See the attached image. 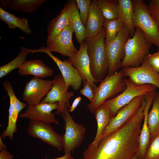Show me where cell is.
Segmentation results:
<instances>
[{
    "instance_id": "cell-1",
    "label": "cell",
    "mask_w": 159,
    "mask_h": 159,
    "mask_svg": "<svg viewBox=\"0 0 159 159\" xmlns=\"http://www.w3.org/2000/svg\"><path fill=\"white\" fill-rule=\"evenodd\" d=\"M143 110L140 107L129 122L101 139L96 146L88 145L82 153V159H131L138 147Z\"/></svg>"
},
{
    "instance_id": "cell-2",
    "label": "cell",
    "mask_w": 159,
    "mask_h": 159,
    "mask_svg": "<svg viewBox=\"0 0 159 159\" xmlns=\"http://www.w3.org/2000/svg\"><path fill=\"white\" fill-rule=\"evenodd\" d=\"M104 27L96 36L86 38L87 52L90 62L91 75L97 83L108 74L109 64L105 43Z\"/></svg>"
},
{
    "instance_id": "cell-3",
    "label": "cell",
    "mask_w": 159,
    "mask_h": 159,
    "mask_svg": "<svg viewBox=\"0 0 159 159\" xmlns=\"http://www.w3.org/2000/svg\"><path fill=\"white\" fill-rule=\"evenodd\" d=\"M125 76L122 69L111 74H107L95 90L94 98L86 107L92 114L105 101L111 99L122 93L125 89Z\"/></svg>"
},
{
    "instance_id": "cell-4",
    "label": "cell",
    "mask_w": 159,
    "mask_h": 159,
    "mask_svg": "<svg viewBox=\"0 0 159 159\" xmlns=\"http://www.w3.org/2000/svg\"><path fill=\"white\" fill-rule=\"evenodd\" d=\"M151 45L143 31L139 28H135L134 35L125 43V55L122 62V67L140 65L149 54Z\"/></svg>"
},
{
    "instance_id": "cell-5",
    "label": "cell",
    "mask_w": 159,
    "mask_h": 159,
    "mask_svg": "<svg viewBox=\"0 0 159 159\" xmlns=\"http://www.w3.org/2000/svg\"><path fill=\"white\" fill-rule=\"evenodd\" d=\"M133 6V22L135 28H140L152 44L159 48V24L148 12L146 4L142 0H132Z\"/></svg>"
},
{
    "instance_id": "cell-6",
    "label": "cell",
    "mask_w": 159,
    "mask_h": 159,
    "mask_svg": "<svg viewBox=\"0 0 159 159\" xmlns=\"http://www.w3.org/2000/svg\"><path fill=\"white\" fill-rule=\"evenodd\" d=\"M126 85L125 90L119 95L104 102L108 107L112 118L115 117L122 107L136 97L145 96L149 93L155 92L156 87L150 84L137 85L128 79L125 78Z\"/></svg>"
},
{
    "instance_id": "cell-7",
    "label": "cell",
    "mask_w": 159,
    "mask_h": 159,
    "mask_svg": "<svg viewBox=\"0 0 159 159\" xmlns=\"http://www.w3.org/2000/svg\"><path fill=\"white\" fill-rule=\"evenodd\" d=\"M64 122V134L62 136L64 154L73 153L82 144L86 132V127L76 122L70 115L67 105L61 114Z\"/></svg>"
},
{
    "instance_id": "cell-8",
    "label": "cell",
    "mask_w": 159,
    "mask_h": 159,
    "mask_svg": "<svg viewBox=\"0 0 159 159\" xmlns=\"http://www.w3.org/2000/svg\"><path fill=\"white\" fill-rule=\"evenodd\" d=\"M130 35L129 32L124 25L115 39L106 48L109 67L108 74L117 72L122 67L125 55V46Z\"/></svg>"
},
{
    "instance_id": "cell-9",
    "label": "cell",
    "mask_w": 159,
    "mask_h": 159,
    "mask_svg": "<svg viewBox=\"0 0 159 159\" xmlns=\"http://www.w3.org/2000/svg\"><path fill=\"white\" fill-rule=\"evenodd\" d=\"M53 80L51 89L41 102L52 103L58 102V108L55 113L59 115L63 113L66 105L69 110L70 106L69 100L74 96V92L68 91V88L66 86L61 74L56 75Z\"/></svg>"
},
{
    "instance_id": "cell-10",
    "label": "cell",
    "mask_w": 159,
    "mask_h": 159,
    "mask_svg": "<svg viewBox=\"0 0 159 159\" xmlns=\"http://www.w3.org/2000/svg\"><path fill=\"white\" fill-rule=\"evenodd\" d=\"M30 136L57 148L59 151L63 149L62 136L56 132L50 124L30 120L27 128Z\"/></svg>"
},
{
    "instance_id": "cell-11",
    "label": "cell",
    "mask_w": 159,
    "mask_h": 159,
    "mask_svg": "<svg viewBox=\"0 0 159 159\" xmlns=\"http://www.w3.org/2000/svg\"><path fill=\"white\" fill-rule=\"evenodd\" d=\"M121 69L125 77H128L133 84L152 85L159 89V73L152 67L145 58L139 66L122 67Z\"/></svg>"
},
{
    "instance_id": "cell-12",
    "label": "cell",
    "mask_w": 159,
    "mask_h": 159,
    "mask_svg": "<svg viewBox=\"0 0 159 159\" xmlns=\"http://www.w3.org/2000/svg\"><path fill=\"white\" fill-rule=\"evenodd\" d=\"M74 32L72 20L54 39L46 40L47 47L44 48L50 52H57L64 56L71 58L78 52L72 41V36Z\"/></svg>"
},
{
    "instance_id": "cell-13",
    "label": "cell",
    "mask_w": 159,
    "mask_h": 159,
    "mask_svg": "<svg viewBox=\"0 0 159 159\" xmlns=\"http://www.w3.org/2000/svg\"><path fill=\"white\" fill-rule=\"evenodd\" d=\"M33 54L36 52H44L47 54L54 61L61 72L66 86L71 87L74 91H77L81 87L83 80L77 70L67 59L62 61L46 50L44 47L37 49H31Z\"/></svg>"
},
{
    "instance_id": "cell-14",
    "label": "cell",
    "mask_w": 159,
    "mask_h": 159,
    "mask_svg": "<svg viewBox=\"0 0 159 159\" xmlns=\"http://www.w3.org/2000/svg\"><path fill=\"white\" fill-rule=\"evenodd\" d=\"M53 83V80H44L34 77L25 85L22 99L28 106L40 103L48 93Z\"/></svg>"
},
{
    "instance_id": "cell-15",
    "label": "cell",
    "mask_w": 159,
    "mask_h": 159,
    "mask_svg": "<svg viewBox=\"0 0 159 159\" xmlns=\"http://www.w3.org/2000/svg\"><path fill=\"white\" fill-rule=\"evenodd\" d=\"M145 97V96L142 95L136 97L120 110L117 115L111 119L104 131L100 141L118 130L129 122L141 106Z\"/></svg>"
},
{
    "instance_id": "cell-16",
    "label": "cell",
    "mask_w": 159,
    "mask_h": 159,
    "mask_svg": "<svg viewBox=\"0 0 159 159\" xmlns=\"http://www.w3.org/2000/svg\"><path fill=\"white\" fill-rule=\"evenodd\" d=\"M58 107V102L53 103L40 102L38 104L28 105L24 112L19 114V117L58 124L59 122L55 118V114L52 112L54 110H57Z\"/></svg>"
},
{
    "instance_id": "cell-17",
    "label": "cell",
    "mask_w": 159,
    "mask_h": 159,
    "mask_svg": "<svg viewBox=\"0 0 159 159\" xmlns=\"http://www.w3.org/2000/svg\"><path fill=\"white\" fill-rule=\"evenodd\" d=\"M79 49L77 54L68 59L77 70L83 83L88 81L93 89L97 87L96 81L93 78L90 70V62L87 52V46L85 41L80 44Z\"/></svg>"
},
{
    "instance_id": "cell-18",
    "label": "cell",
    "mask_w": 159,
    "mask_h": 159,
    "mask_svg": "<svg viewBox=\"0 0 159 159\" xmlns=\"http://www.w3.org/2000/svg\"><path fill=\"white\" fill-rule=\"evenodd\" d=\"M74 0L67 1L58 15L50 22L47 28L46 40L54 39L72 20Z\"/></svg>"
},
{
    "instance_id": "cell-19",
    "label": "cell",
    "mask_w": 159,
    "mask_h": 159,
    "mask_svg": "<svg viewBox=\"0 0 159 159\" xmlns=\"http://www.w3.org/2000/svg\"><path fill=\"white\" fill-rule=\"evenodd\" d=\"M154 95L149 94L145 97L146 103L143 111L144 122L141 128L138 140V146L135 155L139 159H144L151 138L148 127L147 118L149 109L152 105Z\"/></svg>"
},
{
    "instance_id": "cell-20",
    "label": "cell",
    "mask_w": 159,
    "mask_h": 159,
    "mask_svg": "<svg viewBox=\"0 0 159 159\" xmlns=\"http://www.w3.org/2000/svg\"><path fill=\"white\" fill-rule=\"evenodd\" d=\"M105 19L95 0L91 3L85 27L86 38L98 34L104 27Z\"/></svg>"
},
{
    "instance_id": "cell-21",
    "label": "cell",
    "mask_w": 159,
    "mask_h": 159,
    "mask_svg": "<svg viewBox=\"0 0 159 159\" xmlns=\"http://www.w3.org/2000/svg\"><path fill=\"white\" fill-rule=\"evenodd\" d=\"M18 69L21 75H32L41 78L52 76L54 73L52 69L38 59L26 60Z\"/></svg>"
},
{
    "instance_id": "cell-22",
    "label": "cell",
    "mask_w": 159,
    "mask_h": 159,
    "mask_svg": "<svg viewBox=\"0 0 159 159\" xmlns=\"http://www.w3.org/2000/svg\"><path fill=\"white\" fill-rule=\"evenodd\" d=\"M47 0H1L0 7L4 9L29 14L36 11Z\"/></svg>"
},
{
    "instance_id": "cell-23",
    "label": "cell",
    "mask_w": 159,
    "mask_h": 159,
    "mask_svg": "<svg viewBox=\"0 0 159 159\" xmlns=\"http://www.w3.org/2000/svg\"><path fill=\"white\" fill-rule=\"evenodd\" d=\"M94 113L97 122V128L93 140L88 145L91 147L98 144L104 131L112 118L108 107L104 102L97 107Z\"/></svg>"
},
{
    "instance_id": "cell-24",
    "label": "cell",
    "mask_w": 159,
    "mask_h": 159,
    "mask_svg": "<svg viewBox=\"0 0 159 159\" xmlns=\"http://www.w3.org/2000/svg\"><path fill=\"white\" fill-rule=\"evenodd\" d=\"M0 19L6 23L11 29H14L17 28L26 34H31L32 33L28 19L25 17H17L14 14L7 12L1 7Z\"/></svg>"
},
{
    "instance_id": "cell-25",
    "label": "cell",
    "mask_w": 159,
    "mask_h": 159,
    "mask_svg": "<svg viewBox=\"0 0 159 159\" xmlns=\"http://www.w3.org/2000/svg\"><path fill=\"white\" fill-rule=\"evenodd\" d=\"M119 18L128 29L130 35L132 37L135 31L134 25V8L131 0H118Z\"/></svg>"
},
{
    "instance_id": "cell-26",
    "label": "cell",
    "mask_w": 159,
    "mask_h": 159,
    "mask_svg": "<svg viewBox=\"0 0 159 159\" xmlns=\"http://www.w3.org/2000/svg\"><path fill=\"white\" fill-rule=\"evenodd\" d=\"M152 105L147 118L151 138L159 134V92H155Z\"/></svg>"
},
{
    "instance_id": "cell-27",
    "label": "cell",
    "mask_w": 159,
    "mask_h": 159,
    "mask_svg": "<svg viewBox=\"0 0 159 159\" xmlns=\"http://www.w3.org/2000/svg\"><path fill=\"white\" fill-rule=\"evenodd\" d=\"M21 109L14 103L10 104L8 121L6 129L2 132L0 138L2 139L8 137L11 140L14 139V135L17 131L16 122Z\"/></svg>"
},
{
    "instance_id": "cell-28",
    "label": "cell",
    "mask_w": 159,
    "mask_h": 159,
    "mask_svg": "<svg viewBox=\"0 0 159 159\" xmlns=\"http://www.w3.org/2000/svg\"><path fill=\"white\" fill-rule=\"evenodd\" d=\"M105 20H111L119 17L118 0H95Z\"/></svg>"
},
{
    "instance_id": "cell-29",
    "label": "cell",
    "mask_w": 159,
    "mask_h": 159,
    "mask_svg": "<svg viewBox=\"0 0 159 159\" xmlns=\"http://www.w3.org/2000/svg\"><path fill=\"white\" fill-rule=\"evenodd\" d=\"M124 24L119 17L111 20H105L104 27L105 30V43L106 48L115 39L118 33Z\"/></svg>"
},
{
    "instance_id": "cell-30",
    "label": "cell",
    "mask_w": 159,
    "mask_h": 159,
    "mask_svg": "<svg viewBox=\"0 0 159 159\" xmlns=\"http://www.w3.org/2000/svg\"><path fill=\"white\" fill-rule=\"evenodd\" d=\"M19 54L7 64L0 67V78H1L15 69L19 68L26 60V57L30 53L29 49L21 47Z\"/></svg>"
},
{
    "instance_id": "cell-31",
    "label": "cell",
    "mask_w": 159,
    "mask_h": 159,
    "mask_svg": "<svg viewBox=\"0 0 159 159\" xmlns=\"http://www.w3.org/2000/svg\"><path fill=\"white\" fill-rule=\"evenodd\" d=\"M72 22L77 42L80 44L86 39L85 27L82 22L75 0H74Z\"/></svg>"
},
{
    "instance_id": "cell-32",
    "label": "cell",
    "mask_w": 159,
    "mask_h": 159,
    "mask_svg": "<svg viewBox=\"0 0 159 159\" xmlns=\"http://www.w3.org/2000/svg\"><path fill=\"white\" fill-rule=\"evenodd\" d=\"M144 159H159V134L150 138Z\"/></svg>"
},
{
    "instance_id": "cell-33",
    "label": "cell",
    "mask_w": 159,
    "mask_h": 159,
    "mask_svg": "<svg viewBox=\"0 0 159 159\" xmlns=\"http://www.w3.org/2000/svg\"><path fill=\"white\" fill-rule=\"evenodd\" d=\"M77 6L80 10V15L81 21L85 26L88 17L90 0H76Z\"/></svg>"
},
{
    "instance_id": "cell-34",
    "label": "cell",
    "mask_w": 159,
    "mask_h": 159,
    "mask_svg": "<svg viewBox=\"0 0 159 159\" xmlns=\"http://www.w3.org/2000/svg\"><path fill=\"white\" fill-rule=\"evenodd\" d=\"M148 10L155 21L159 24V0H150L147 5Z\"/></svg>"
},
{
    "instance_id": "cell-35",
    "label": "cell",
    "mask_w": 159,
    "mask_h": 159,
    "mask_svg": "<svg viewBox=\"0 0 159 159\" xmlns=\"http://www.w3.org/2000/svg\"><path fill=\"white\" fill-rule=\"evenodd\" d=\"M145 58L152 67L159 73V55L158 52L149 53Z\"/></svg>"
},
{
    "instance_id": "cell-36",
    "label": "cell",
    "mask_w": 159,
    "mask_h": 159,
    "mask_svg": "<svg viewBox=\"0 0 159 159\" xmlns=\"http://www.w3.org/2000/svg\"><path fill=\"white\" fill-rule=\"evenodd\" d=\"M83 87L80 90L81 94L87 97L90 101H92L95 96V90L92 89L88 81L83 83Z\"/></svg>"
},
{
    "instance_id": "cell-37",
    "label": "cell",
    "mask_w": 159,
    "mask_h": 159,
    "mask_svg": "<svg viewBox=\"0 0 159 159\" xmlns=\"http://www.w3.org/2000/svg\"><path fill=\"white\" fill-rule=\"evenodd\" d=\"M14 156L6 149L0 151V159H12Z\"/></svg>"
},
{
    "instance_id": "cell-38",
    "label": "cell",
    "mask_w": 159,
    "mask_h": 159,
    "mask_svg": "<svg viewBox=\"0 0 159 159\" xmlns=\"http://www.w3.org/2000/svg\"><path fill=\"white\" fill-rule=\"evenodd\" d=\"M81 99L82 98L80 97H78L74 99L69 110V112H72L75 110L80 103Z\"/></svg>"
},
{
    "instance_id": "cell-39",
    "label": "cell",
    "mask_w": 159,
    "mask_h": 159,
    "mask_svg": "<svg viewBox=\"0 0 159 159\" xmlns=\"http://www.w3.org/2000/svg\"><path fill=\"white\" fill-rule=\"evenodd\" d=\"M53 159H74V158L71 155V153H68L61 157Z\"/></svg>"
},
{
    "instance_id": "cell-40",
    "label": "cell",
    "mask_w": 159,
    "mask_h": 159,
    "mask_svg": "<svg viewBox=\"0 0 159 159\" xmlns=\"http://www.w3.org/2000/svg\"><path fill=\"white\" fill-rule=\"evenodd\" d=\"M6 145L4 143L2 139L0 138V151L6 149Z\"/></svg>"
},
{
    "instance_id": "cell-41",
    "label": "cell",
    "mask_w": 159,
    "mask_h": 159,
    "mask_svg": "<svg viewBox=\"0 0 159 159\" xmlns=\"http://www.w3.org/2000/svg\"><path fill=\"white\" fill-rule=\"evenodd\" d=\"M131 159H139L137 155L135 154L132 157Z\"/></svg>"
},
{
    "instance_id": "cell-42",
    "label": "cell",
    "mask_w": 159,
    "mask_h": 159,
    "mask_svg": "<svg viewBox=\"0 0 159 159\" xmlns=\"http://www.w3.org/2000/svg\"><path fill=\"white\" fill-rule=\"evenodd\" d=\"M158 53L159 55V48H158V51L157 52Z\"/></svg>"
},
{
    "instance_id": "cell-43",
    "label": "cell",
    "mask_w": 159,
    "mask_h": 159,
    "mask_svg": "<svg viewBox=\"0 0 159 159\" xmlns=\"http://www.w3.org/2000/svg\"><path fill=\"white\" fill-rule=\"evenodd\" d=\"M78 159H82V158H79Z\"/></svg>"
},
{
    "instance_id": "cell-44",
    "label": "cell",
    "mask_w": 159,
    "mask_h": 159,
    "mask_svg": "<svg viewBox=\"0 0 159 159\" xmlns=\"http://www.w3.org/2000/svg\"></svg>"
}]
</instances>
